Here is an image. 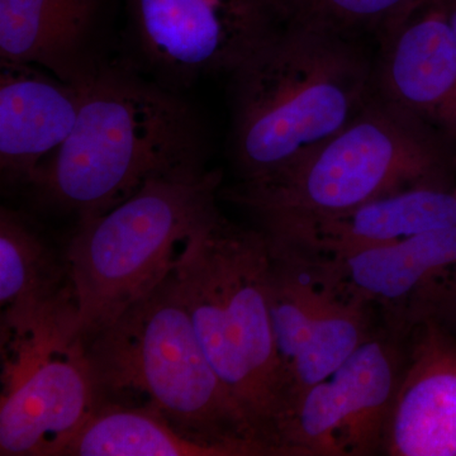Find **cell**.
<instances>
[{
	"mask_svg": "<svg viewBox=\"0 0 456 456\" xmlns=\"http://www.w3.org/2000/svg\"><path fill=\"white\" fill-rule=\"evenodd\" d=\"M377 45L288 22L231 79L239 182L273 175L344 130L375 93Z\"/></svg>",
	"mask_w": 456,
	"mask_h": 456,
	"instance_id": "1",
	"label": "cell"
},
{
	"mask_svg": "<svg viewBox=\"0 0 456 456\" xmlns=\"http://www.w3.org/2000/svg\"><path fill=\"white\" fill-rule=\"evenodd\" d=\"M200 165L202 130L176 90L101 64L84 86L70 137L31 187L79 222L113 208L154 176Z\"/></svg>",
	"mask_w": 456,
	"mask_h": 456,
	"instance_id": "2",
	"label": "cell"
},
{
	"mask_svg": "<svg viewBox=\"0 0 456 456\" xmlns=\"http://www.w3.org/2000/svg\"><path fill=\"white\" fill-rule=\"evenodd\" d=\"M80 344L99 402L139 398L137 407L163 417L189 439L232 456H279L209 364L173 268Z\"/></svg>",
	"mask_w": 456,
	"mask_h": 456,
	"instance_id": "3",
	"label": "cell"
},
{
	"mask_svg": "<svg viewBox=\"0 0 456 456\" xmlns=\"http://www.w3.org/2000/svg\"><path fill=\"white\" fill-rule=\"evenodd\" d=\"M269 241L218 212L183 246L173 270L200 346L261 439L279 432L290 399L269 303Z\"/></svg>",
	"mask_w": 456,
	"mask_h": 456,
	"instance_id": "4",
	"label": "cell"
},
{
	"mask_svg": "<svg viewBox=\"0 0 456 456\" xmlns=\"http://www.w3.org/2000/svg\"><path fill=\"white\" fill-rule=\"evenodd\" d=\"M430 187L456 188L454 141L375 89L334 137L273 175L239 182L224 198L270 228Z\"/></svg>",
	"mask_w": 456,
	"mask_h": 456,
	"instance_id": "5",
	"label": "cell"
},
{
	"mask_svg": "<svg viewBox=\"0 0 456 456\" xmlns=\"http://www.w3.org/2000/svg\"><path fill=\"white\" fill-rule=\"evenodd\" d=\"M222 174L206 165L147 180L127 200L77 222L64 251L77 298V342L121 314L173 268L218 212Z\"/></svg>",
	"mask_w": 456,
	"mask_h": 456,
	"instance_id": "6",
	"label": "cell"
},
{
	"mask_svg": "<svg viewBox=\"0 0 456 456\" xmlns=\"http://www.w3.org/2000/svg\"><path fill=\"white\" fill-rule=\"evenodd\" d=\"M266 236L270 314L292 410L382 326L322 257Z\"/></svg>",
	"mask_w": 456,
	"mask_h": 456,
	"instance_id": "7",
	"label": "cell"
},
{
	"mask_svg": "<svg viewBox=\"0 0 456 456\" xmlns=\"http://www.w3.org/2000/svg\"><path fill=\"white\" fill-rule=\"evenodd\" d=\"M143 61L174 90L235 73L288 23L281 0H127Z\"/></svg>",
	"mask_w": 456,
	"mask_h": 456,
	"instance_id": "8",
	"label": "cell"
},
{
	"mask_svg": "<svg viewBox=\"0 0 456 456\" xmlns=\"http://www.w3.org/2000/svg\"><path fill=\"white\" fill-rule=\"evenodd\" d=\"M403 362V341L380 327L297 399L279 434L285 456L384 454Z\"/></svg>",
	"mask_w": 456,
	"mask_h": 456,
	"instance_id": "9",
	"label": "cell"
},
{
	"mask_svg": "<svg viewBox=\"0 0 456 456\" xmlns=\"http://www.w3.org/2000/svg\"><path fill=\"white\" fill-rule=\"evenodd\" d=\"M3 340L11 347L7 384L45 356L77 342V298L65 253L60 256L31 221L0 209Z\"/></svg>",
	"mask_w": 456,
	"mask_h": 456,
	"instance_id": "10",
	"label": "cell"
},
{
	"mask_svg": "<svg viewBox=\"0 0 456 456\" xmlns=\"http://www.w3.org/2000/svg\"><path fill=\"white\" fill-rule=\"evenodd\" d=\"M316 255L393 338L403 341L426 322L456 329V226L340 256Z\"/></svg>",
	"mask_w": 456,
	"mask_h": 456,
	"instance_id": "11",
	"label": "cell"
},
{
	"mask_svg": "<svg viewBox=\"0 0 456 456\" xmlns=\"http://www.w3.org/2000/svg\"><path fill=\"white\" fill-rule=\"evenodd\" d=\"M375 89L456 141V35L432 0H419L378 41Z\"/></svg>",
	"mask_w": 456,
	"mask_h": 456,
	"instance_id": "12",
	"label": "cell"
},
{
	"mask_svg": "<svg viewBox=\"0 0 456 456\" xmlns=\"http://www.w3.org/2000/svg\"><path fill=\"white\" fill-rule=\"evenodd\" d=\"M98 404L80 342L45 356L3 393L0 455H61Z\"/></svg>",
	"mask_w": 456,
	"mask_h": 456,
	"instance_id": "13",
	"label": "cell"
},
{
	"mask_svg": "<svg viewBox=\"0 0 456 456\" xmlns=\"http://www.w3.org/2000/svg\"><path fill=\"white\" fill-rule=\"evenodd\" d=\"M403 346L384 454L456 456V338L448 327L426 322Z\"/></svg>",
	"mask_w": 456,
	"mask_h": 456,
	"instance_id": "14",
	"label": "cell"
},
{
	"mask_svg": "<svg viewBox=\"0 0 456 456\" xmlns=\"http://www.w3.org/2000/svg\"><path fill=\"white\" fill-rule=\"evenodd\" d=\"M84 86L62 82L35 66L2 65L3 180L11 184H32L42 167L70 137L82 108Z\"/></svg>",
	"mask_w": 456,
	"mask_h": 456,
	"instance_id": "15",
	"label": "cell"
},
{
	"mask_svg": "<svg viewBox=\"0 0 456 456\" xmlns=\"http://www.w3.org/2000/svg\"><path fill=\"white\" fill-rule=\"evenodd\" d=\"M456 226V191L417 188L350 211L261 228L269 235L325 256H340Z\"/></svg>",
	"mask_w": 456,
	"mask_h": 456,
	"instance_id": "16",
	"label": "cell"
},
{
	"mask_svg": "<svg viewBox=\"0 0 456 456\" xmlns=\"http://www.w3.org/2000/svg\"><path fill=\"white\" fill-rule=\"evenodd\" d=\"M102 0H0V62L28 65L73 86L98 70L92 53Z\"/></svg>",
	"mask_w": 456,
	"mask_h": 456,
	"instance_id": "17",
	"label": "cell"
},
{
	"mask_svg": "<svg viewBox=\"0 0 456 456\" xmlns=\"http://www.w3.org/2000/svg\"><path fill=\"white\" fill-rule=\"evenodd\" d=\"M60 456H232L227 449L189 439L145 407L99 402Z\"/></svg>",
	"mask_w": 456,
	"mask_h": 456,
	"instance_id": "18",
	"label": "cell"
},
{
	"mask_svg": "<svg viewBox=\"0 0 456 456\" xmlns=\"http://www.w3.org/2000/svg\"><path fill=\"white\" fill-rule=\"evenodd\" d=\"M288 22L378 44L419 0H281Z\"/></svg>",
	"mask_w": 456,
	"mask_h": 456,
	"instance_id": "19",
	"label": "cell"
},
{
	"mask_svg": "<svg viewBox=\"0 0 456 456\" xmlns=\"http://www.w3.org/2000/svg\"><path fill=\"white\" fill-rule=\"evenodd\" d=\"M448 20L456 35V0H432Z\"/></svg>",
	"mask_w": 456,
	"mask_h": 456,
	"instance_id": "20",
	"label": "cell"
},
{
	"mask_svg": "<svg viewBox=\"0 0 456 456\" xmlns=\"http://www.w3.org/2000/svg\"><path fill=\"white\" fill-rule=\"evenodd\" d=\"M455 171H456V141H455ZM456 191V188H455Z\"/></svg>",
	"mask_w": 456,
	"mask_h": 456,
	"instance_id": "21",
	"label": "cell"
}]
</instances>
